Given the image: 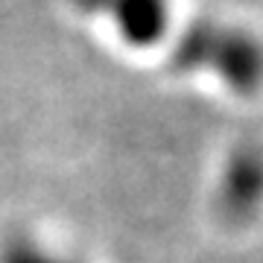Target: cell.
<instances>
[{
  "instance_id": "obj_2",
  "label": "cell",
  "mask_w": 263,
  "mask_h": 263,
  "mask_svg": "<svg viewBox=\"0 0 263 263\" xmlns=\"http://www.w3.org/2000/svg\"><path fill=\"white\" fill-rule=\"evenodd\" d=\"M216 211L231 226H246L263 211V146L240 143L228 152L216 187Z\"/></svg>"
},
{
  "instance_id": "obj_4",
  "label": "cell",
  "mask_w": 263,
  "mask_h": 263,
  "mask_svg": "<svg viewBox=\"0 0 263 263\" xmlns=\"http://www.w3.org/2000/svg\"><path fill=\"white\" fill-rule=\"evenodd\" d=\"M0 263H79V260L38 243L32 237L18 234L0 243Z\"/></svg>"
},
{
  "instance_id": "obj_3",
  "label": "cell",
  "mask_w": 263,
  "mask_h": 263,
  "mask_svg": "<svg viewBox=\"0 0 263 263\" xmlns=\"http://www.w3.org/2000/svg\"><path fill=\"white\" fill-rule=\"evenodd\" d=\"M85 15H103L132 47H155L170 29V0H70Z\"/></svg>"
},
{
  "instance_id": "obj_1",
  "label": "cell",
  "mask_w": 263,
  "mask_h": 263,
  "mask_svg": "<svg viewBox=\"0 0 263 263\" xmlns=\"http://www.w3.org/2000/svg\"><path fill=\"white\" fill-rule=\"evenodd\" d=\"M170 67L179 73L208 70L228 91L252 97L263 88V44L243 27L222 21H193L181 29L170 53Z\"/></svg>"
}]
</instances>
